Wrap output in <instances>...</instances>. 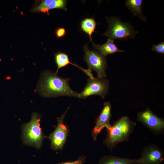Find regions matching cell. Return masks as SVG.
Wrapping results in <instances>:
<instances>
[{"label": "cell", "instance_id": "obj_1", "mask_svg": "<svg viewBox=\"0 0 164 164\" xmlns=\"http://www.w3.org/2000/svg\"><path fill=\"white\" fill-rule=\"evenodd\" d=\"M69 80V78H62L50 70H45L41 75L37 89L45 97L67 96L79 98V93L70 88Z\"/></svg>", "mask_w": 164, "mask_h": 164}, {"label": "cell", "instance_id": "obj_3", "mask_svg": "<svg viewBox=\"0 0 164 164\" xmlns=\"http://www.w3.org/2000/svg\"><path fill=\"white\" fill-rule=\"evenodd\" d=\"M40 116L33 113L30 121L23 125L22 128L23 139L26 145L37 149L41 146L44 136L40 126Z\"/></svg>", "mask_w": 164, "mask_h": 164}, {"label": "cell", "instance_id": "obj_7", "mask_svg": "<svg viewBox=\"0 0 164 164\" xmlns=\"http://www.w3.org/2000/svg\"><path fill=\"white\" fill-rule=\"evenodd\" d=\"M137 119L155 134L160 133L163 131L164 119L155 114L149 108L139 112Z\"/></svg>", "mask_w": 164, "mask_h": 164}, {"label": "cell", "instance_id": "obj_5", "mask_svg": "<svg viewBox=\"0 0 164 164\" xmlns=\"http://www.w3.org/2000/svg\"><path fill=\"white\" fill-rule=\"evenodd\" d=\"M84 60L91 71H94L97 73V78H104L106 77L105 70L107 63L105 56L97 51L90 50L87 45L84 46Z\"/></svg>", "mask_w": 164, "mask_h": 164}, {"label": "cell", "instance_id": "obj_9", "mask_svg": "<svg viewBox=\"0 0 164 164\" xmlns=\"http://www.w3.org/2000/svg\"><path fill=\"white\" fill-rule=\"evenodd\" d=\"M68 109L60 117L57 118V125L55 131L49 136L51 146L55 150L61 149L67 138L68 130L63 123V120Z\"/></svg>", "mask_w": 164, "mask_h": 164}, {"label": "cell", "instance_id": "obj_15", "mask_svg": "<svg viewBox=\"0 0 164 164\" xmlns=\"http://www.w3.org/2000/svg\"><path fill=\"white\" fill-rule=\"evenodd\" d=\"M96 25V22L93 18H85L82 21L81 23V29L89 36L91 41H92L91 36L95 32Z\"/></svg>", "mask_w": 164, "mask_h": 164}, {"label": "cell", "instance_id": "obj_19", "mask_svg": "<svg viewBox=\"0 0 164 164\" xmlns=\"http://www.w3.org/2000/svg\"><path fill=\"white\" fill-rule=\"evenodd\" d=\"M85 158L84 157L81 156L75 161L71 162H62L57 164H83L85 162Z\"/></svg>", "mask_w": 164, "mask_h": 164}, {"label": "cell", "instance_id": "obj_16", "mask_svg": "<svg viewBox=\"0 0 164 164\" xmlns=\"http://www.w3.org/2000/svg\"><path fill=\"white\" fill-rule=\"evenodd\" d=\"M55 60L57 67V69L55 73L56 74H57L60 69L66 67L69 64L74 65L79 69L80 67L78 65L71 63L68 55L63 53L58 52L56 53L55 55Z\"/></svg>", "mask_w": 164, "mask_h": 164}, {"label": "cell", "instance_id": "obj_10", "mask_svg": "<svg viewBox=\"0 0 164 164\" xmlns=\"http://www.w3.org/2000/svg\"><path fill=\"white\" fill-rule=\"evenodd\" d=\"M104 107L97 118L96 124L92 131V136L95 141L98 134L104 128L107 129L111 125L110 121L111 116V106L109 101L104 104Z\"/></svg>", "mask_w": 164, "mask_h": 164}, {"label": "cell", "instance_id": "obj_4", "mask_svg": "<svg viewBox=\"0 0 164 164\" xmlns=\"http://www.w3.org/2000/svg\"><path fill=\"white\" fill-rule=\"evenodd\" d=\"M108 26L104 35L108 39H127L135 37L138 32L129 22H122L116 17H106Z\"/></svg>", "mask_w": 164, "mask_h": 164}, {"label": "cell", "instance_id": "obj_6", "mask_svg": "<svg viewBox=\"0 0 164 164\" xmlns=\"http://www.w3.org/2000/svg\"><path fill=\"white\" fill-rule=\"evenodd\" d=\"M109 87V81L104 78H88L87 84L79 98L85 99L92 95H98L104 98Z\"/></svg>", "mask_w": 164, "mask_h": 164}, {"label": "cell", "instance_id": "obj_13", "mask_svg": "<svg viewBox=\"0 0 164 164\" xmlns=\"http://www.w3.org/2000/svg\"><path fill=\"white\" fill-rule=\"evenodd\" d=\"M93 45L100 53L105 56L116 52H124V50L118 49L114 43V40L109 39L102 45L94 44Z\"/></svg>", "mask_w": 164, "mask_h": 164}, {"label": "cell", "instance_id": "obj_17", "mask_svg": "<svg viewBox=\"0 0 164 164\" xmlns=\"http://www.w3.org/2000/svg\"><path fill=\"white\" fill-rule=\"evenodd\" d=\"M158 53L164 54V42H162L157 45H153L151 49Z\"/></svg>", "mask_w": 164, "mask_h": 164}, {"label": "cell", "instance_id": "obj_2", "mask_svg": "<svg viewBox=\"0 0 164 164\" xmlns=\"http://www.w3.org/2000/svg\"><path fill=\"white\" fill-rule=\"evenodd\" d=\"M136 125L127 116H122L107 129V135L104 144L112 149L118 144L128 141Z\"/></svg>", "mask_w": 164, "mask_h": 164}, {"label": "cell", "instance_id": "obj_12", "mask_svg": "<svg viewBox=\"0 0 164 164\" xmlns=\"http://www.w3.org/2000/svg\"><path fill=\"white\" fill-rule=\"evenodd\" d=\"M136 160V159L110 155L105 156L101 158L98 164H137Z\"/></svg>", "mask_w": 164, "mask_h": 164}, {"label": "cell", "instance_id": "obj_8", "mask_svg": "<svg viewBox=\"0 0 164 164\" xmlns=\"http://www.w3.org/2000/svg\"><path fill=\"white\" fill-rule=\"evenodd\" d=\"M164 159V153L155 144L145 146L137 159V164H162Z\"/></svg>", "mask_w": 164, "mask_h": 164}, {"label": "cell", "instance_id": "obj_11", "mask_svg": "<svg viewBox=\"0 0 164 164\" xmlns=\"http://www.w3.org/2000/svg\"><path fill=\"white\" fill-rule=\"evenodd\" d=\"M32 7L31 11L34 13L42 12L49 15L50 10L59 9L67 10V1L65 0H43L39 1Z\"/></svg>", "mask_w": 164, "mask_h": 164}, {"label": "cell", "instance_id": "obj_18", "mask_svg": "<svg viewBox=\"0 0 164 164\" xmlns=\"http://www.w3.org/2000/svg\"><path fill=\"white\" fill-rule=\"evenodd\" d=\"M55 34L57 38H61L64 37L65 36L66 31L64 28L59 27L56 29Z\"/></svg>", "mask_w": 164, "mask_h": 164}, {"label": "cell", "instance_id": "obj_14", "mask_svg": "<svg viewBox=\"0 0 164 164\" xmlns=\"http://www.w3.org/2000/svg\"><path fill=\"white\" fill-rule=\"evenodd\" d=\"M143 1L142 0H127L125 1V4L134 15L145 21L146 18L144 16L142 10Z\"/></svg>", "mask_w": 164, "mask_h": 164}]
</instances>
